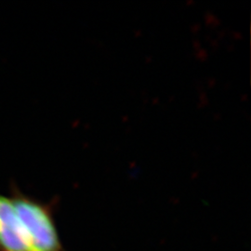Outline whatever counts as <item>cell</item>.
I'll return each mask as SVG.
<instances>
[{
  "instance_id": "cell-1",
  "label": "cell",
  "mask_w": 251,
  "mask_h": 251,
  "mask_svg": "<svg viewBox=\"0 0 251 251\" xmlns=\"http://www.w3.org/2000/svg\"><path fill=\"white\" fill-rule=\"evenodd\" d=\"M12 201L32 251H64L49 206L22 194Z\"/></svg>"
},
{
  "instance_id": "cell-2",
  "label": "cell",
  "mask_w": 251,
  "mask_h": 251,
  "mask_svg": "<svg viewBox=\"0 0 251 251\" xmlns=\"http://www.w3.org/2000/svg\"><path fill=\"white\" fill-rule=\"evenodd\" d=\"M0 251H32L12 198L0 195Z\"/></svg>"
}]
</instances>
